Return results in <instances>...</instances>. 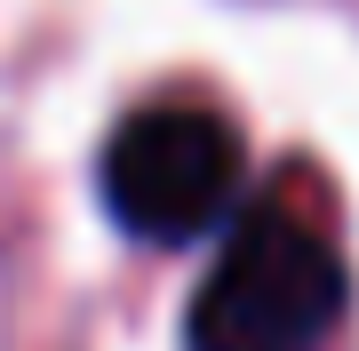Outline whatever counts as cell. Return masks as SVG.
Listing matches in <instances>:
<instances>
[{
    "instance_id": "obj_1",
    "label": "cell",
    "mask_w": 359,
    "mask_h": 351,
    "mask_svg": "<svg viewBox=\"0 0 359 351\" xmlns=\"http://www.w3.org/2000/svg\"><path fill=\"white\" fill-rule=\"evenodd\" d=\"M351 303L344 256L287 208H248L192 296V351H320Z\"/></svg>"
},
{
    "instance_id": "obj_2",
    "label": "cell",
    "mask_w": 359,
    "mask_h": 351,
    "mask_svg": "<svg viewBox=\"0 0 359 351\" xmlns=\"http://www.w3.org/2000/svg\"><path fill=\"white\" fill-rule=\"evenodd\" d=\"M96 176H104V208L120 232L152 247H184L231 223L248 152L231 136V120H216L208 104H144L112 128Z\"/></svg>"
}]
</instances>
